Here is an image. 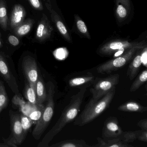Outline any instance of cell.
I'll return each mask as SVG.
<instances>
[{
    "mask_svg": "<svg viewBox=\"0 0 147 147\" xmlns=\"http://www.w3.org/2000/svg\"><path fill=\"white\" fill-rule=\"evenodd\" d=\"M9 98L6 91L4 83L0 80V113L7 107Z\"/></svg>",
    "mask_w": 147,
    "mask_h": 147,
    "instance_id": "obj_27",
    "label": "cell"
},
{
    "mask_svg": "<svg viewBox=\"0 0 147 147\" xmlns=\"http://www.w3.org/2000/svg\"><path fill=\"white\" fill-rule=\"evenodd\" d=\"M11 136L7 139L3 138L4 142L10 147H17L20 145L25 139L26 136L24 133L20 120V114L10 110Z\"/></svg>",
    "mask_w": 147,
    "mask_h": 147,
    "instance_id": "obj_5",
    "label": "cell"
},
{
    "mask_svg": "<svg viewBox=\"0 0 147 147\" xmlns=\"http://www.w3.org/2000/svg\"><path fill=\"white\" fill-rule=\"evenodd\" d=\"M0 76L7 84L10 89L15 94H20L18 85L16 77L13 73L7 59L0 52Z\"/></svg>",
    "mask_w": 147,
    "mask_h": 147,
    "instance_id": "obj_8",
    "label": "cell"
},
{
    "mask_svg": "<svg viewBox=\"0 0 147 147\" xmlns=\"http://www.w3.org/2000/svg\"><path fill=\"white\" fill-rule=\"evenodd\" d=\"M147 80V70L145 69L132 82L130 88V92H135Z\"/></svg>",
    "mask_w": 147,
    "mask_h": 147,
    "instance_id": "obj_25",
    "label": "cell"
},
{
    "mask_svg": "<svg viewBox=\"0 0 147 147\" xmlns=\"http://www.w3.org/2000/svg\"><path fill=\"white\" fill-rule=\"evenodd\" d=\"M0 147H10L9 145L4 143H0Z\"/></svg>",
    "mask_w": 147,
    "mask_h": 147,
    "instance_id": "obj_37",
    "label": "cell"
},
{
    "mask_svg": "<svg viewBox=\"0 0 147 147\" xmlns=\"http://www.w3.org/2000/svg\"><path fill=\"white\" fill-rule=\"evenodd\" d=\"M91 85L88 84L80 86V91L72 96L69 104L64 108L55 124L44 137L38 143V147H49V144L55 136L58 134L67 125L76 118L80 111L87 88Z\"/></svg>",
    "mask_w": 147,
    "mask_h": 147,
    "instance_id": "obj_1",
    "label": "cell"
},
{
    "mask_svg": "<svg viewBox=\"0 0 147 147\" xmlns=\"http://www.w3.org/2000/svg\"><path fill=\"white\" fill-rule=\"evenodd\" d=\"M31 5L37 10L42 11L43 10V6L40 0H28Z\"/></svg>",
    "mask_w": 147,
    "mask_h": 147,
    "instance_id": "obj_32",
    "label": "cell"
},
{
    "mask_svg": "<svg viewBox=\"0 0 147 147\" xmlns=\"http://www.w3.org/2000/svg\"><path fill=\"white\" fill-rule=\"evenodd\" d=\"M1 38V32H0V38Z\"/></svg>",
    "mask_w": 147,
    "mask_h": 147,
    "instance_id": "obj_39",
    "label": "cell"
},
{
    "mask_svg": "<svg viewBox=\"0 0 147 147\" xmlns=\"http://www.w3.org/2000/svg\"><path fill=\"white\" fill-rule=\"evenodd\" d=\"M138 46H146L144 41L130 42L126 40H115L108 42L102 45L99 49L100 55L102 56H111L119 51H124Z\"/></svg>",
    "mask_w": 147,
    "mask_h": 147,
    "instance_id": "obj_7",
    "label": "cell"
},
{
    "mask_svg": "<svg viewBox=\"0 0 147 147\" xmlns=\"http://www.w3.org/2000/svg\"><path fill=\"white\" fill-rule=\"evenodd\" d=\"M8 41L11 45L14 46H18L20 43V41L18 38L15 36H12V35L8 37Z\"/></svg>",
    "mask_w": 147,
    "mask_h": 147,
    "instance_id": "obj_34",
    "label": "cell"
},
{
    "mask_svg": "<svg viewBox=\"0 0 147 147\" xmlns=\"http://www.w3.org/2000/svg\"><path fill=\"white\" fill-rule=\"evenodd\" d=\"M137 125L143 130H147V119H141L137 123Z\"/></svg>",
    "mask_w": 147,
    "mask_h": 147,
    "instance_id": "obj_35",
    "label": "cell"
},
{
    "mask_svg": "<svg viewBox=\"0 0 147 147\" xmlns=\"http://www.w3.org/2000/svg\"><path fill=\"white\" fill-rule=\"evenodd\" d=\"M98 78L93 75L91 73H87L86 75L71 78L69 80L68 84L70 87L81 86L85 85L93 84Z\"/></svg>",
    "mask_w": 147,
    "mask_h": 147,
    "instance_id": "obj_16",
    "label": "cell"
},
{
    "mask_svg": "<svg viewBox=\"0 0 147 147\" xmlns=\"http://www.w3.org/2000/svg\"><path fill=\"white\" fill-rule=\"evenodd\" d=\"M76 26L77 29L79 30V31L83 34L84 36H86L88 38H90L89 32L88 30L87 27L86 26V24L84 23L83 20H82L79 16L76 15Z\"/></svg>",
    "mask_w": 147,
    "mask_h": 147,
    "instance_id": "obj_30",
    "label": "cell"
},
{
    "mask_svg": "<svg viewBox=\"0 0 147 147\" xmlns=\"http://www.w3.org/2000/svg\"><path fill=\"white\" fill-rule=\"evenodd\" d=\"M36 104H43L47 100V91L46 85L41 75L38 76L36 85Z\"/></svg>",
    "mask_w": 147,
    "mask_h": 147,
    "instance_id": "obj_19",
    "label": "cell"
},
{
    "mask_svg": "<svg viewBox=\"0 0 147 147\" xmlns=\"http://www.w3.org/2000/svg\"><path fill=\"white\" fill-rule=\"evenodd\" d=\"M53 30L48 17L43 13L37 28L35 38L38 42H42L50 38Z\"/></svg>",
    "mask_w": 147,
    "mask_h": 147,
    "instance_id": "obj_11",
    "label": "cell"
},
{
    "mask_svg": "<svg viewBox=\"0 0 147 147\" xmlns=\"http://www.w3.org/2000/svg\"><path fill=\"white\" fill-rule=\"evenodd\" d=\"M20 120L24 133L26 136L33 122L29 117L22 113L20 114Z\"/></svg>",
    "mask_w": 147,
    "mask_h": 147,
    "instance_id": "obj_29",
    "label": "cell"
},
{
    "mask_svg": "<svg viewBox=\"0 0 147 147\" xmlns=\"http://www.w3.org/2000/svg\"><path fill=\"white\" fill-rule=\"evenodd\" d=\"M48 2H49V3H50V0H48Z\"/></svg>",
    "mask_w": 147,
    "mask_h": 147,
    "instance_id": "obj_40",
    "label": "cell"
},
{
    "mask_svg": "<svg viewBox=\"0 0 147 147\" xmlns=\"http://www.w3.org/2000/svg\"><path fill=\"white\" fill-rule=\"evenodd\" d=\"M116 87L113 88L99 99L92 98L86 105L81 114L75 119L74 125L82 126L89 123L103 113L110 106L115 93Z\"/></svg>",
    "mask_w": 147,
    "mask_h": 147,
    "instance_id": "obj_2",
    "label": "cell"
},
{
    "mask_svg": "<svg viewBox=\"0 0 147 147\" xmlns=\"http://www.w3.org/2000/svg\"><path fill=\"white\" fill-rule=\"evenodd\" d=\"M24 96L29 102L36 105L37 101L36 87L28 83L25 88Z\"/></svg>",
    "mask_w": 147,
    "mask_h": 147,
    "instance_id": "obj_26",
    "label": "cell"
},
{
    "mask_svg": "<svg viewBox=\"0 0 147 147\" xmlns=\"http://www.w3.org/2000/svg\"><path fill=\"white\" fill-rule=\"evenodd\" d=\"M98 143L92 147H132L129 143L122 142L118 137L110 139H102L98 137L97 138Z\"/></svg>",
    "mask_w": 147,
    "mask_h": 147,
    "instance_id": "obj_17",
    "label": "cell"
},
{
    "mask_svg": "<svg viewBox=\"0 0 147 147\" xmlns=\"http://www.w3.org/2000/svg\"><path fill=\"white\" fill-rule=\"evenodd\" d=\"M139 141L142 142H147V130H142L141 133L138 136V139Z\"/></svg>",
    "mask_w": 147,
    "mask_h": 147,
    "instance_id": "obj_36",
    "label": "cell"
},
{
    "mask_svg": "<svg viewBox=\"0 0 147 147\" xmlns=\"http://www.w3.org/2000/svg\"><path fill=\"white\" fill-rule=\"evenodd\" d=\"M117 109L121 111L142 113L147 111V107L135 101H129L120 105Z\"/></svg>",
    "mask_w": 147,
    "mask_h": 147,
    "instance_id": "obj_18",
    "label": "cell"
},
{
    "mask_svg": "<svg viewBox=\"0 0 147 147\" xmlns=\"http://www.w3.org/2000/svg\"><path fill=\"white\" fill-rule=\"evenodd\" d=\"M12 104L17 107L22 113L28 116L30 114L36 107V105L30 102H26L20 94H15L12 99Z\"/></svg>",
    "mask_w": 147,
    "mask_h": 147,
    "instance_id": "obj_14",
    "label": "cell"
},
{
    "mask_svg": "<svg viewBox=\"0 0 147 147\" xmlns=\"http://www.w3.org/2000/svg\"><path fill=\"white\" fill-rule=\"evenodd\" d=\"M116 13L118 18L121 19L125 18L129 12V0H116Z\"/></svg>",
    "mask_w": 147,
    "mask_h": 147,
    "instance_id": "obj_20",
    "label": "cell"
},
{
    "mask_svg": "<svg viewBox=\"0 0 147 147\" xmlns=\"http://www.w3.org/2000/svg\"><path fill=\"white\" fill-rule=\"evenodd\" d=\"M46 7L51 13V17L53 23L55 24L57 29L62 35L63 38L69 42H72V38L69 35L67 27L58 13L52 8L50 3H47Z\"/></svg>",
    "mask_w": 147,
    "mask_h": 147,
    "instance_id": "obj_12",
    "label": "cell"
},
{
    "mask_svg": "<svg viewBox=\"0 0 147 147\" xmlns=\"http://www.w3.org/2000/svg\"><path fill=\"white\" fill-rule=\"evenodd\" d=\"M26 11L24 7L16 5L13 9L10 20V25L12 29H15L24 21Z\"/></svg>",
    "mask_w": 147,
    "mask_h": 147,
    "instance_id": "obj_13",
    "label": "cell"
},
{
    "mask_svg": "<svg viewBox=\"0 0 147 147\" xmlns=\"http://www.w3.org/2000/svg\"><path fill=\"white\" fill-rule=\"evenodd\" d=\"M142 131L141 129L135 131H123L118 138L122 142L125 143L133 142L138 139V136Z\"/></svg>",
    "mask_w": 147,
    "mask_h": 147,
    "instance_id": "obj_24",
    "label": "cell"
},
{
    "mask_svg": "<svg viewBox=\"0 0 147 147\" xmlns=\"http://www.w3.org/2000/svg\"><path fill=\"white\" fill-rule=\"evenodd\" d=\"M34 22V20L31 19L24 21L20 25L13 30L14 33L20 37L26 36L30 31Z\"/></svg>",
    "mask_w": 147,
    "mask_h": 147,
    "instance_id": "obj_22",
    "label": "cell"
},
{
    "mask_svg": "<svg viewBox=\"0 0 147 147\" xmlns=\"http://www.w3.org/2000/svg\"><path fill=\"white\" fill-rule=\"evenodd\" d=\"M23 72L28 83L36 87L39 74L36 61L32 57H25L22 61Z\"/></svg>",
    "mask_w": 147,
    "mask_h": 147,
    "instance_id": "obj_9",
    "label": "cell"
},
{
    "mask_svg": "<svg viewBox=\"0 0 147 147\" xmlns=\"http://www.w3.org/2000/svg\"><path fill=\"white\" fill-rule=\"evenodd\" d=\"M47 89V104L42 117L36 123L32 131V136L36 140H39L44 132L50 124L55 111L54 95L55 86L51 81H49L46 85Z\"/></svg>",
    "mask_w": 147,
    "mask_h": 147,
    "instance_id": "obj_3",
    "label": "cell"
},
{
    "mask_svg": "<svg viewBox=\"0 0 147 147\" xmlns=\"http://www.w3.org/2000/svg\"><path fill=\"white\" fill-rule=\"evenodd\" d=\"M55 56L59 59L65 58L68 55V51L66 48H60L57 49L55 51Z\"/></svg>",
    "mask_w": 147,
    "mask_h": 147,
    "instance_id": "obj_31",
    "label": "cell"
},
{
    "mask_svg": "<svg viewBox=\"0 0 147 147\" xmlns=\"http://www.w3.org/2000/svg\"><path fill=\"white\" fill-rule=\"evenodd\" d=\"M45 108V106L43 104H36V107L31 113L29 117L32 120L33 123L38 122L42 117Z\"/></svg>",
    "mask_w": 147,
    "mask_h": 147,
    "instance_id": "obj_28",
    "label": "cell"
},
{
    "mask_svg": "<svg viewBox=\"0 0 147 147\" xmlns=\"http://www.w3.org/2000/svg\"><path fill=\"white\" fill-rule=\"evenodd\" d=\"M142 49L139 50L136 52V55L134 56L132 61L128 67L127 76L130 80H132L137 76L142 65L141 52Z\"/></svg>",
    "mask_w": 147,
    "mask_h": 147,
    "instance_id": "obj_15",
    "label": "cell"
},
{
    "mask_svg": "<svg viewBox=\"0 0 147 147\" xmlns=\"http://www.w3.org/2000/svg\"><path fill=\"white\" fill-rule=\"evenodd\" d=\"M119 74H115L101 79L98 78L90 89L92 98L98 100L103 97L119 84Z\"/></svg>",
    "mask_w": 147,
    "mask_h": 147,
    "instance_id": "obj_6",
    "label": "cell"
},
{
    "mask_svg": "<svg viewBox=\"0 0 147 147\" xmlns=\"http://www.w3.org/2000/svg\"><path fill=\"white\" fill-rule=\"evenodd\" d=\"M7 9L5 0H0V26L4 30L7 28Z\"/></svg>",
    "mask_w": 147,
    "mask_h": 147,
    "instance_id": "obj_23",
    "label": "cell"
},
{
    "mask_svg": "<svg viewBox=\"0 0 147 147\" xmlns=\"http://www.w3.org/2000/svg\"><path fill=\"white\" fill-rule=\"evenodd\" d=\"M123 132L117 117H110L106 119L102 129V136L104 139L119 137Z\"/></svg>",
    "mask_w": 147,
    "mask_h": 147,
    "instance_id": "obj_10",
    "label": "cell"
},
{
    "mask_svg": "<svg viewBox=\"0 0 147 147\" xmlns=\"http://www.w3.org/2000/svg\"><path fill=\"white\" fill-rule=\"evenodd\" d=\"M51 147H90L83 140L69 139L63 140L49 146Z\"/></svg>",
    "mask_w": 147,
    "mask_h": 147,
    "instance_id": "obj_21",
    "label": "cell"
},
{
    "mask_svg": "<svg viewBox=\"0 0 147 147\" xmlns=\"http://www.w3.org/2000/svg\"><path fill=\"white\" fill-rule=\"evenodd\" d=\"M145 47L146 46H138L129 49L120 56L100 65L97 67V72L99 74H110L118 70L129 62L138 50Z\"/></svg>",
    "mask_w": 147,
    "mask_h": 147,
    "instance_id": "obj_4",
    "label": "cell"
},
{
    "mask_svg": "<svg viewBox=\"0 0 147 147\" xmlns=\"http://www.w3.org/2000/svg\"><path fill=\"white\" fill-rule=\"evenodd\" d=\"M141 60L142 64H143L147 67V46L144 47L142 50L141 52Z\"/></svg>",
    "mask_w": 147,
    "mask_h": 147,
    "instance_id": "obj_33",
    "label": "cell"
},
{
    "mask_svg": "<svg viewBox=\"0 0 147 147\" xmlns=\"http://www.w3.org/2000/svg\"><path fill=\"white\" fill-rule=\"evenodd\" d=\"M2 42H1V40H0V48H1V47H2Z\"/></svg>",
    "mask_w": 147,
    "mask_h": 147,
    "instance_id": "obj_38",
    "label": "cell"
}]
</instances>
